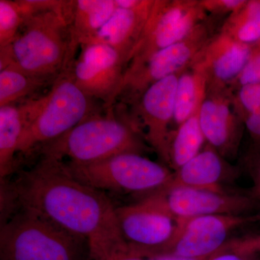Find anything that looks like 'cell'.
<instances>
[{
  "label": "cell",
  "mask_w": 260,
  "mask_h": 260,
  "mask_svg": "<svg viewBox=\"0 0 260 260\" xmlns=\"http://www.w3.org/2000/svg\"><path fill=\"white\" fill-rule=\"evenodd\" d=\"M5 189L8 209L32 212L83 238L90 260H116L129 254L112 200L104 191L73 179L63 160L42 157Z\"/></svg>",
  "instance_id": "cell-1"
},
{
  "label": "cell",
  "mask_w": 260,
  "mask_h": 260,
  "mask_svg": "<svg viewBox=\"0 0 260 260\" xmlns=\"http://www.w3.org/2000/svg\"><path fill=\"white\" fill-rule=\"evenodd\" d=\"M79 45L67 19L55 12L25 19L15 40L0 49V70L59 78L70 69Z\"/></svg>",
  "instance_id": "cell-2"
},
{
  "label": "cell",
  "mask_w": 260,
  "mask_h": 260,
  "mask_svg": "<svg viewBox=\"0 0 260 260\" xmlns=\"http://www.w3.org/2000/svg\"><path fill=\"white\" fill-rule=\"evenodd\" d=\"M0 260H90L88 244L50 220L17 209L2 222Z\"/></svg>",
  "instance_id": "cell-3"
},
{
  "label": "cell",
  "mask_w": 260,
  "mask_h": 260,
  "mask_svg": "<svg viewBox=\"0 0 260 260\" xmlns=\"http://www.w3.org/2000/svg\"><path fill=\"white\" fill-rule=\"evenodd\" d=\"M143 138L131 123L95 114L39 148L44 158L92 164L123 153L143 155L148 148Z\"/></svg>",
  "instance_id": "cell-4"
},
{
  "label": "cell",
  "mask_w": 260,
  "mask_h": 260,
  "mask_svg": "<svg viewBox=\"0 0 260 260\" xmlns=\"http://www.w3.org/2000/svg\"><path fill=\"white\" fill-rule=\"evenodd\" d=\"M93 99L77 86L68 71L61 75L47 95L28 100V122L17 153H31L95 115Z\"/></svg>",
  "instance_id": "cell-5"
},
{
  "label": "cell",
  "mask_w": 260,
  "mask_h": 260,
  "mask_svg": "<svg viewBox=\"0 0 260 260\" xmlns=\"http://www.w3.org/2000/svg\"><path fill=\"white\" fill-rule=\"evenodd\" d=\"M63 164L70 176L85 185L104 192L143 194V198L161 191L174 173L165 164L138 153L120 154L92 164Z\"/></svg>",
  "instance_id": "cell-6"
},
{
  "label": "cell",
  "mask_w": 260,
  "mask_h": 260,
  "mask_svg": "<svg viewBox=\"0 0 260 260\" xmlns=\"http://www.w3.org/2000/svg\"><path fill=\"white\" fill-rule=\"evenodd\" d=\"M214 20L215 18L207 17L181 42L158 51L143 64L126 69L109 109L119 99L134 105L154 84L189 68L210 39L219 32H215Z\"/></svg>",
  "instance_id": "cell-7"
},
{
  "label": "cell",
  "mask_w": 260,
  "mask_h": 260,
  "mask_svg": "<svg viewBox=\"0 0 260 260\" xmlns=\"http://www.w3.org/2000/svg\"><path fill=\"white\" fill-rule=\"evenodd\" d=\"M207 17L200 1L155 0L125 70L143 64L158 51L181 42Z\"/></svg>",
  "instance_id": "cell-8"
},
{
  "label": "cell",
  "mask_w": 260,
  "mask_h": 260,
  "mask_svg": "<svg viewBox=\"0 0 260 260\" xmlns=\"http://www.w3.org/2000/svg\"><path fill=\"white\" fill-rule=\"evenodd\" d=\"M259 221L260 213L210 215L179 219L175 235L158 254L209 257L237 238L234 235L239 229Z\"/></svg>",
  "instance_id": "cell-9"
},
{
  "label": "cell",
  "mask_w": 260,
  "mask_h": 260,
  "mask_svg": "<svg viewBox=\"0 0 260 260\" xmlns=\"http://www.w3.org/2000/svg\"><path fill=\"white\" fill-rule=\"evenodd\" d=\"M116 216L130 253L143 258L157 255L175 235L179 219L148 198L116 207Z\"/></svg>",
  "instance_id": "cell-10"
},
{
  "label": "cell",
  "mask_w": 260,
  "mask_h": 260,
  "mask_svg": "<svg viewBox=\"0 0 260 260\" xmlns=\"http://www.w3.org/2000/svg\"><path fill=\"white\" fill-rule=\"evenodd\" d=\"M177 219L210 215H251L257 200L241 191L177 187L146 197Z\"/></svg>",
  "instance_id": "cell-11"
},
{
  "label": "cell",
  "mask_w": 260,
  "mask_h": 260,
  "mask_svg": "<svg viewBox=\"0 0 260 260\" xmlns=\"http://www.w3.org/2000/svg\"><path fill=\"white\" fill-rule=\"evenodd\" d=\"M68 74L84 93L101 99L109 108L125 70L120 54L110 46L100 43L83 44Z\"/></svg>",
  "instance_id": "cell-12"
},
{
  "label": "cell",
  "mask_w": 260,
  "mask_h": 260,
  "mask_svg": "<svg viewBox=\"0 0 260 260\" xmlns=\"http://www.w3.org/2000/svg\"><path fill=\"white\" fill-rule=\"evenodd\" d=\"M181 73L154 84L133 105L138 119L137 130L141 135L143 128V138L167 167L170 125L174 121L176 91Z\"/></svg>",
  "instance_id": "cell-13"
},
{
  "label": "cell",
  "mask_w": 260,
  "mask_h": 260,
  "mask_svg": "<svg viewBox=\"0 0 260 260\" xmlns=\"http://www.w3.org/2000/svg\"><path fill=\"white\" fill-rule=\"evenodd\" d=\"M199 122L207 144L229 161H234L239 155L245 126L233 104L232 90L207 92L200 107Z\"/></svg>",
  "instance_id": "cell-14"
},
{
  "label": "cell",
  "mask_w": 260,
  "mask_h": 260,
  "mask_svg": "<svg viewBox=\"0 0 260 260\" xmlns=\"http://www.w3.org/2000/svg\"><path fill=\"white\" fill-rule=\"evenodd\" d=\"M253 45L219 31L197 55L190 67L204 74L208 91L230 88L252 54Z\"/></svg>",
  "instance_id": "cell-15"
},
{
  "label": "cell",
  "mask_w": 260,
  "mask_h": 260,
  "mask_svg": "<svg viewBox=\"0 0 260 260\" xmlns=\"http://www.w3.org/2000/svg\"><path fill=\"white\" fill-rule=\"evenodd\" d=\"M239 174V168L206 143L196 156L173 173L169 184L159 192L177 187L231 191L226 186L234 184Z\"/></svg>",
  "instance_id": "cell-16"
},
{
  "label": "cell",
  "mask_w": 260,
  "mask_h": 260,
  "mask_svg": "<svg viewBox=\"0 0 260 260\" xmlns=\"http://www.w3.org/2000/svg\"><path fill=\"white\" fill-rule=\"evenodd\" d=\"M154 2L140 0L139 4L132 8L116 7L112 18L88 44L100 43L110 46L120 54L126 68V61L141 37Z\"/></svg>",
  "instance_id": "cell-17"
},
{
  "label": "cell",
  "mask_w": 260,
  "mask_h": 260,
  "mask_svg": "<svg viewBox=\"0 0 260 260\" xmlns=\"http://www.w3.org/2000/svg\"><path fill=\"white\" fill-rule=\"evenodd\" d=\"M28 102L0 107V177L1 181L15 170V155L28 122Z\"/></svg>",
  "instance_id": "cell-18"
},
{
  "label": "cell",
  "mask_w": 260,
  "mask_h": 260,
  "mask_svg": "<svg viewBox=\"0 0 260 260\" xmlns=\"http://www.w3.org/2000/svg\"><path fill=\"white\" fill-rule=\"evenodd\" d=\"M116 8L115 0H75L70 27L78 45L91 42Z\"/></svg>",
  "instance_id": "cell-19"
},
{
  "label": "cell",
  "mask_w": 260,
  "mask_h": 260,
  "mask_svg": "<svg viewBox=\"0 0 260 260\" xmlns=\"http://www.w3.org/2000/svg\"><path fill=\"white\" fill-rule=\"evenodd\" d=\"M205 145L198 112L172 129L168 143V167L176 172L196 156Z\"/></svg>",
  "instance_id": "cell-20"
},
{
  "label": "cell",
  "mask_w": 260,
  "mask_h": 260,
  "mask_svg": "<svg viewBox=\"0 0 260 260\" xmlns=\"http://www.w3.org/2000/svg\"><path fill=\"white\" fill-rule=\"evenodd\" d=\"M208 84L203 73L189 66L178 79L174 121L177 127L199 112L206 97Z\"/></svg>",
  "instance_id": "cell-21"
},
{
  "label": "cell",
  "mask_w": 260,
  "mask_h": 260,
  "mask_svg": "<svg viewBox=\"0 0 260 260\" xmlns=\"http://www.w3.org/2000/svg\"><path fill=\"white\" fill-rule=\"evenodd\" d=\"M58 78L29 75L14 68L0 70V107L18 104L41 89L52 86Z\"/></svg>",
  "instance_id": "cell-22"
},
{
  "label": "cell",
  "mask_w": 260,
  "mask_h": 260,
  "mask_svg": "<svg viewBox=\"0 0 260 260\" xmlns=\"http://www.w3.org/2000/svg\"><path fill=\"white\" fill-rule=\"evenodd\" d=\"M220 32L248 45L260 42V0H247L240 10L226 18Z\"/></svg>",
  "instance_id": "cell-23"
},
{
  "label": "cell",
  "mask_w": 260,
  "mask_h": 260,
  "mask_svg": "<svg viewBox=\"0 0 260 260\" xmlns=\"http://www.w3.org/2000/svg\"><path fill=\"white\" fill-rule=\"evenodd\" d=\"M24 21L25 17L17 0H0V49L13 42Z\"/></svg>",
  "instance_id": "cell-24"
},
{
  "label": "cell",
  "mask_w": 260,
  "mask_h": 260,
  "mask_svg": "<svg viewBox=\"0 0 260 260\" xmlns=\"http://www.w3.org/2000/svg\"><path fill=\"white\" fill-rule=\"evenodd\" d=\"M259 254L257 235L237 237L208 260H259Z\"/></svg>",
  "instance_id": "cell-25"
},
{
  "label": "cell",
  "mask_w": 260,
  "mask_h": 260,
  "mask_svg": "<svg viewBox=\"0 0 260 260\" xmlns=\"http://www.w3.org/2000/svg\"><path fill=\"white\" fill-rule=\"evenodd\" d=\"M235 90L236 93L233 92V104L244 121L246 117L260 109V83L242 85Z\"/></svg>",
  "instance_id": "cell-26"
},
{
  "label": "cell",
  "mask_w": 260,
  "mask_h": 260,
  "mask_svg": "<svg viewBox=\"0 0 260 260\" xmlns=\"http://www.w3.org/2000/svg\"><path fill=\"white\" fill-rule=\"evenodd\" d=\"M244 164L253 181L251 195L260 200V145L251 143L244 155Z\"/></svg>",
  "instance_id": "cell-27"
},
{
  "label": "cell",
  "mask_w": 260,
  "mask_h": 260,
  "mask_svg": "<svg viewBox=\"0 0 260 260\" xmlns=\"http://www.w3.org/2000/svg\"><path fill=\"white\" fill-rule=\"evenodd\" d=\"M247 0H200L202 7L207 14L213 17H223L227 18L241 9Z\"/></svg>",
  "instance_id": "cell-28"
},
{
  "label": "cell",
  "mask_w": 260,
  "mask_h": 260,
  "mask_svg": "<svg viewBox=\"0 0 260 260\" xmlns=\"http://www.w3.org/2000/svg\"><path fill=\"white\" fill-rule=\"evenodd\" d=\"M244 123L252 143L260 145V109L246 117Z\"/></svg>",
  "instance_id": "cell-29"
},
{
  "label": "cell",
  "mask_w": 260,
  "mask_h": 260,
  "mask_svg": "<svg viewBox=\"0 0 260 260\" xmlns=\"http://www.w3.org/2000/svg\"><path fill=\"white\" fill-rule=\"evenodd\" d=\"M210 257V256L204 258H191L172 255V254H158V255L149 256L145 259L147 260H208Z\"/></svg>",
  "instance_id": "cell-30"
},
{
  "label": "cell",
  "mask_w": 260,
  "mask_h": 260,
  "mask_svg": "<svg viewBox=\"0 0 260 260\" xmlns=\"http://www.w3.org/2000/svg\"><path fill=\"white\" fill-rule=\"evenodd\" d=\"M116 260H147L145 258L140 257V256L134 255V254H125V255L121 256Z\"/></svg>",
  "instance_id": "cell-31"
},
{
  "label": "cell",
  "mask_w": 260,
  "mask_h": 260,
  "mask_svg": "<svg viewBox=\"0 0 260 260\" xmlns=\"http://www.w3.org/2000/svg\"><path fill=\"white\" fill-rule=\"evenodd\" d=\"M258 241H259V249L260 251V234H258Z\"/></svg>",
  "instance_id": "cell-32"
}]
</instances>
